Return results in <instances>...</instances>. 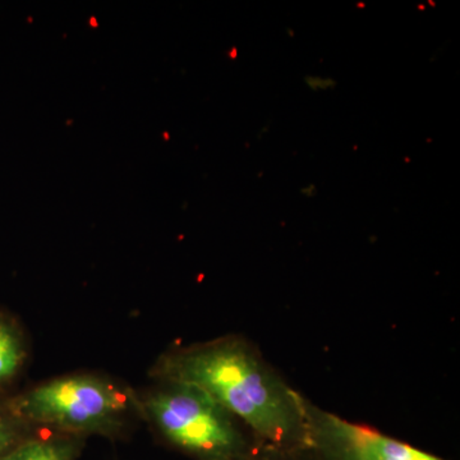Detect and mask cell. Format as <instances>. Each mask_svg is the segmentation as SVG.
Returning <instances> with one entry per match:
<instances>
[{
	"label": "cell",
	"mask_w": 460,
	"mask_h": 460,
	"mask_svg": "<svg viewBox=\"0 0 460 460\" xmlns=\"http://www.w3.org/2000/svg\"><path fill=\"white\" fill-rule=\"evenodd\" d=\"M153 376L204 390L262 447H305V396L243 338H220L165 354Z\"/></svg>",
	"instance_id": "obj_1"
},
{
	"label": "cell",
	"mask_w": 460,
	"mask_h": 460,
	"mask_svg": "<svg viewBox=\"0 0 460 460\" xmlns=\"http://www.w3.org/2000/svg\"><path fill=\"white\" fill-rule=\"evenodd\" d=\"M169 447L192 460H246L262 445L234 416L204 390L189 384L162 381L137 398Z\"/></svg>",
	"instance_id": "obj_2"
},
{
	"label": "cell",
	"mask_w": 460,
	"mask_h": 460,
	"mask_svg": "<svg viewBox=\"0 0 460 460\" xmlns=\"http://www.w3.org/2000/svg\"><path fill=\"white\" fill-rule=\"evenodd\" d=\"M4 402L12 416L26 428L44 426L78 438H117L129 411L138 410L137 396L93 375L54 378Z\"/></svg>",
	"instance_id": "obj_3"
},
{
	"label": "cell",
	"mask_w": 460,
	"mask_h": 460,
	"mask_svg": "<svg viewBox=\"0 0 460 460\" xmlns=\"http://www.w3.org/2000/svg\"><path fill=\"white\" fill-rule=\"evenodd\" d=\"M305 447L316 460H447L343 419L305 398Z\"/></svg>",
	"instance_id": "obj_4"
},
{
	"label": "cell",
	"mask_w": 460,
	"mask_h": 460,
	"mask_svg": "<svg viewBox=\"0 0 460 460\" xmlns=\"http://www.w3.org/2000/svg\"><path fill=\"white\" fill-rule=\"evenodd\" d=\"M83 447L84 438L78 436H27L21 443L0 456V460H75L80 456Z\"/></svg>",
	"instance_id": "obj_5"
},
{
	"label": "cell",
	"mask_w": 460,
	"mask_h": 460,
	"mask_svg": "<svg viewBox=\"0 0 460 460\" xmlns=\"http://www.w3.org/2000/svg\"><path fill=\"white\" fill-rule=\"evenodd\" d=\"M27 356L29 350L22 329L11 314L0 311V394L20 376Z\"/></svg>",
	"instance_id": "obj_6"
},
{
	"label": "cell",
	"mask_w": 460,
	"mask_h": 460,
	"mask_svg": "<svg viewBox=\"0 0 460 460\" xmlns=\"http://www.w3.org/2000/svg\"><path fill=\"white\" fill-rule=\"evenodd\" d=\"M30 436L29 429L12 416L5 402H0V456Z\"/></svg>",
	"instance_id": "obj_7"
},
{
	"label": "cell",
	"mask_w": 460,
	"mask_h": 460,
	"mask_svg": "<svg viewBox=\"0 0 460 460\" xmlns=\"http://www.w3.org/2000/svg\"><path fill=\"white\" fill-rule=\"evenodd\" d=\"M246 460H316L307 447L279 449V447H261Z\"/></svg>",
	"instance_id": "obj_8"
}]
</instances>
